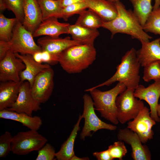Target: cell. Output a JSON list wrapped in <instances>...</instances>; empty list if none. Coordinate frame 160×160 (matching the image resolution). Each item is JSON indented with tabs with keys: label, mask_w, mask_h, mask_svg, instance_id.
I'll use <instances>...</instances> for the list:
<instances>
[{
	"label": "cell",
	"mask_w": 160,
	"mask_h": 160,
	"mask_svg": "<svg viewBox=\"0 0 160 160\" xmlns=\"http://www.w3.org/2000/svg\"><path fill=\"white\" fill-rule=\"evenodd\" d=\"M115 4L117 10L116 16L110 21L104 22L102 26L111 32V38L116 33H121L129 35L140 42L150 41L152 37L144 30L133 11L127 10L120 1Z\"/></svg>",
	"instance_id": "1"
},
{
	"label": "cell",
	"mask_w": 160,
	"mask_h": 160,
	"mask_svg": "<svg viewBox=\"0 0 160 160\" xmlns=\"http://www.w3.org/2000/svg\"><path fill=\"white\" fill-rule=\"evenodd\" d=\"M94 45L80 44L71 46L57 56L58 63L68 73L81 72L88 68L96 58Z\"/></svg>",
	"instance_id": "2"
},
{
	"label": "cell",
	"mask_w": 160,
	"mask_h": 160,
	"mask_svg": "<svg viewBox=\"0 0 160 160\" xmlns=\"http://www.w3.org/2000/svg\"><path fill=\"white\" fill-rule=\"evenodd\" d=\"M141 65L133 48L126 52L121 62L116 67V71L109 79L96 86L88 89H93L105 86H109L116 82L123 83L127 88L135 89L139 85V71Z\"/></svg>",
	"instance_id": "3"
},
{
	"label": "cell",
	"mask_w": 160,
	"mask_h": 160,
	"mask_svg": "<svg viewBox=\"0 0 160 160\" xmlns=\"http://www.w3.org/2000/svg\"><path fill=\"white\" fill-rule=\"evenodd\" d=\"M127 88L123 83L119 82L112 89L102 91L97 88L87 89L94 103L95 109L98 111L101 116L115 124L119 121L117 118L116 100L117 97Z\"/></svg>",
	"instance_id": "4"
},
{
	"label": "cell",
	"mask_w": 160,
	"mask_h": 160,
	"mask_svg": "<svg viewBox=\"0 0 160 160\" xmlns=\"http://www.w3.org/2000/svg\"><path fill=\"white\" fill-rule=\"evenodd\" d=\"M135 89L127 88L117 97V118L123 124L133 119L145 106L143 101L134 95Z\"/></svg>",
	"instance_id": "5"
},
{
	"label": "cell",
	"mask_w": 160,
	"mask_h": 160,
	"mask_svg": "<svg viewBox=\"0 0 160 160\" xmlns=\"http://www.w3.org/2000/svg\"><path fill=\"white\" fill-rule=\"evenodd\" d=\"M47 142V139L37 130L20 132L13 136L11 152L17 155H25L39 151Z\"/></svg>",
	"instance_id": "6"
},
{
	"label": "cell",
	"mask_w": 160,
	"mask_h": 160,
	"mask_svg": "<svg viewBox=\"0 0 160 160\" xmlns=\"http://www.w3.org/2000/svg\"><path fill=\"white\" fill-rule=\"evenodd\" d=\"M84 108L82 119L84 120V127L80 135V139L83 140L86 137L91 136L93 133L101 129H106L111 131L116 130V126L107 123L101 120L96 115L93 100L91 96L85 94L83 96Z\"/></svg>",
	"instance_id": "7"
},
{
	"label": "cell",
	"mask_w": 160,
	"mask_h": 160,
	"mask_svg": "<svg viewBox=\"0 0 160 160\" xmlns=\"http://www.w3.org/2000/svg\"><path fill=\"white\" fill-rule=\"evenodd\" d=\"M9 41L10 50L15 53L33 55L36 52L42 51L40 47L34 41L32 34L22 23L18 21L14 27L12 36Z\"/></svg>",
	"instance_id": "8"
},
{
	"label": "cell",
	"mask_w": 160,
	"mask_h": 160,
	"mask_svg": "<svg viewBox=\"0 0 160 160\" xmlns=\"http://www.w3.org/2000/svg\"><path fill=\"white\" fill-rule=\"evenodd\" d=\"M54 74L51 67L45 69L36 76L31 87L33 96L41 104L47 102L52 94Z\"/></svg>",
	"instance_id": "9"
},
{
	"label": "cell",
	"mask_w": 160,
	"mask_h": 160,
	"mask_svg": "<svg viewBox=\"0 0 160 160\" xmlns=\"http://www.w3.org/2000/svg\"><path fill=\"white\" fill-rule=\"evenodd\" d=\"M156 124V121L151 116L150 109L145 106L132 121L128 122L127 127L135 132L142 143L145 144L153 138L152 128Z\"/></svg>",
	"instance_id": "10"
},
{
	"label": "cell",
	"mask_w": 160,
	"mask_h": 160,
	"mask_svg": "<svg viewBox=\"0 0 160 160\" xmlns=\"http://www.w3.org/2000/svg\"><path fill=\"white\" fill-rule=\"evenodd\" d=\"M25 68L22 60L11 50L0 60V81L20 82V73Z\"/></svg>",
	"instance_id": "11"
},
{
	"label": "cell",
	"mask_w": 160,
	"mask_h": 160,
	"mask_svg": "<svg viewBox=\"0 0 160 160\" xmlns=\"http://www.w3.org/2000/svg\"><path fill=\"white\" fill-rule=\"evenodd\" d=\"M41 103L33 96L30 84L27 81L22 82L18 97L12 106L7 109L32 116L34 112L41 109Z\"/></svg>",
	"instance_id": "12"
},
{
	"label": "cell",
	"mask_w": 160,
	"mask_h": 160,
	"mask_svg": "<svg viewBox=\"0 0 160 160\" xmlns=\"http://www.w3.org/2000/svg\"><path fill=\"white\" fill-rule=\"evenodd\" d=\"M119 140L130 145L131 156L134 160H150L151 155L148 147L143 143L138 135L128 128L120 129L117 134Z\"/></svg>",
	"instance_id": "13"
},
{
	"label": "cell",
	"mask_w": 160,
	"mask_h": 160,
	"mask_svg": "<svg viewBox=\"0 0 160 160\" xmlns=\"http://www.w3.org/2000/svg\"><path fill=\"white\" fill-rule=\"evenodd\" d=\"M134 95L148 103L150 107L151 116L156 122H160V118L158 116L157 111L160 97V80L155 81L146 87L139 84L135 89Z\"/></svg>",
	"instance_id": "14"
},
{
	"label": "cell",
	"mask_w": 160,
	"mask_h": 160,
	"mask_svg": "<svg viewBox=\"0 0 160 160\" xmlns=\"http://www.w3.org/2000/svg\"><path fill=\"white\" fill-rule=\"evenodd\" d=\"M37 44L42 51L47 52L57 56L64 50L71 46L82 44L78 41L71 39L69 36L62 38L47 36L39 38Z\"/></svg>",
	"instance_id": "15"
},
{
	"label": "cell",
	"mask_w": 160,
	"mask_h": 160,
	"mask_svg": "<svg viewBox=\"0 0 160 160\" xmlns=\"http://www.w3.org/2000/svg\"><path fill=\"white\" fill-rule=\"evenodd\" d=\"M15 55L17 57L22 60L25 66V69L20 73V81L21 82L28 81L31 87L38 74L51 67L48 64H42L37 62L31 55H23L18 53H16Z\"/></svg>",
	"instance_id": "16"
},
{
	"label": "cell",
	"mask_w": 160,
	"mask_h": 160,
	"mask_svg": "<svg viewBox=\"0 0 160 160\" xmlns=\"http://www.w3.org/2000/svg\"><path fill=\"white\" fill-rule=\"evenodd\" d=\"M23 25L32 34L43 21L41 11L37 0H25Z\"/></svg>",
	"instance_id": "17"
},
{
	"label": "cell",
	"mask_w": 160,
	"mask_h": 160,
	"mask_svg": "<svg viewBox=\"0 0 160 160\" xmlns=\"http://www.w3.org/2000/svg\"><path fill=\"white\" fill-rule=\"evenodd\" d=\"M68 23H61L55 17H50L43 20L33 34V37L46 36L57 38L63 34H68Z\"/></svg>",
	"instance_id": "18"
},
{
	"label": "cell",
	"mask_w": 160,
	"mask_h": 160,
	"mask_svg": "<svg viewBox=\"0 0 160 160\" xmlns=\"http://www.w3.org/2000/svg\"><path fill=\"white\" fill-rule=\"evenodd\" d=\"M140 42L141 47L136 51V55L141 66L160 60V37L151 41Z\"/></svg>",
	"instance_id": "19"
},
{
	"label": "cell",
	"mask_w": 160,
	"mask_h": 160,
	"mask_svg": "<svg viewBox=\"0 0 160 160\" xmlns=\"http://www.w3.org/2000/svg\"><path fill=\"white\" fill-rule=\"evenodd\" d=\"M88 8L97 13L104 22L110 21L116 16L115 2L108 0H85Z\"/></svg>",
	"instance_id": "20"
},
{
	"label": "cell",
	"mask_w": 160,
	"mask_h": 160,
	"mask_svg": "<svg viewBox=\"0 0 160 160\" xmlns=\"http://www.w3.org/2000/svg\"><path fill=\"white\" fill-rule=\"evenodd\" d=\"M22 82L9 81L0 83V111L11 108L18 97Z\"/></svg>",
	"instance_id": "21"
},
{
	"label": "cell",
	"mask_w": 160,
	"mask_h": 160,
	"mask_svg": "<svg viewBox=\"0 0 160 160\" xmlns=\"http://www.w3.org/2000/svg\"><path fill=\"white\" fill-rule=\"evenodd\" d=\"M0 118L19 122L30 129L37 131L42 124V120L38 116H30L24 113H18L8 109L0 111Z\"/></svg>",
	"instance_id": "22"
},
{
	"label": "cell",
	"mask_w": 160,
	"mask_h": 160,
	"mask_svg": "<svg viewBox=\"0 0 160 160\" xmlns=\"http://www.w3.org/2000/svg\"><path fill=\"white\" fill-rule=\"evenodd\" d=\"M68 31L72 39L80 42L82 44L94 45L95 39L100 34L97 29L86 27L75 23L70 25Z\"/></svg>",
	"instance_id": "23"
},
{
	"label": "cell",
	"mask_w": 160,
	"mask_h": 160,
	"mask_svg": "<svg viewBox=\"0 0 160 160\" xmlns=\"http://www.w3.org/2000/svg\"><path fill=\"white\" fill-rule=\"evenodd\" d=\"M81 115L79 114L78 119L74 125L69 137L62 144L60 150L55 154L56 159L58 160H71L75 155L74 146L81 119Z\"/></svg>",
	"instance_id": "24"
},
{
	"label": "cell",
	"mask_w": 160,
	"mask_h": 160,
	"mask_svg": "<svg viewBox=\"0 0 160 160\" xmlns=\"http://www.w3.org/2000/svg\"><path fill=\"white\" fill-rule=\"evenodd\" d=\"M79 15L75 24L86 27L97 29L102 27L104 22L97 13L89 9L83 10Z\"/></svg>",
	"instance_id": "25"
},
{
	"label": "cell",
	"mask_w": 160,
	"mask_h": 160,
	"mask_svg": "<svg viewBox=\"0 0 160 160\" xmlns=\"http://www.w3.org/2000/svg\"><path fill=\"white\" fill-rule=\"evenodd\" d=\"M133 8V12L143 27L153 9L152 0H129Z\"/></svg>",
	"instance_id": "26"
},
{
	"label": "cell",
	"mask_w": 160,
	"mask_h": 160,
	"mask_svg": "<svg viewBox=\"0 0 160 160\" xmlns=\"http://www.w3.org/2000/svg\"><path fill=\"white\" fill-rule=\"evenodd\" d=\"M25 0H0L1 10L5 9L12 11L17 21L23 24L24 19L23 6Z\"/></svg>",
	"instance_id": "27"
},
{
	"label": "cell",
	"mask_w": 160,
	"mask_h": 160,
	"mask_svg": "<svg viewBox=\"0 0 160 160\" xmlns=\"http://www.w3.org/2000/svg\"><path fill=\"white\" fill-rule=\"evenodd\" d=\"M17 21L15 17L8 18L0 14V41H9L11 40L13 28Z\"/></svg>",
	"instance_id": "28"
},
{
	"label": "cell",
	"mask_w": 160,
	"mask_h": 160,
	"mask_svg": "<svg viewBox=\"0 0 160 160\" xmlns=\"http://www.w3.org/2000/svg\"><path fill=\"white\" fill-rule=\"evenodd\" d=\"M44 20L59 12L62 8L59 0H37Z\"/></svg>",
	"instance_id": "29"
},
{
	"label": "cell",
	"mask_w": 160,
	"mask_h": 160,
	"mask_svg": "<svg viewBox=\"0 0 160 160\" xmlns=\"http://www.w3.org/2000/svg\"><path fill=\"white\" fill-rule=\"evenodd\" d=\"M88 8L84 1L71 4L62 8L59 12L53 17L62 18L67 21L71 17L75 14H79L82 11Z\"/></svg>",
	"instance_id": "30"
},
{
	"label": "cell",
	"mask_w": 160,
	"mask_h": 160,
	"mask_svg": "<svg viewBox=\"0 0 160 160\" xmlns=\"http://www.w3.org/2000/svg\"><path fill=\"white\" fill-rule=\"evenodd\" d=\"M146 32L160 35V7L153 9L143 27Z\"/></svg>",
	"instance_id": "31"
},
{
	"label": "cell",
	"mask_w": 160,
	"mask_h": 160,
	"mask_svg": "<svg viewBox=\"0 0 160 160\" xmlns=\"http://www.w3.org/2000/svg\"><path fill=\"white\" fill-rule=\"evenodd\" d=\"M143 78L146 82L160 80V60L153 62L144 67Z\"/></svg>",
	"instance_id": "32"
},
{
	"label": "cell",
	"mask_w": 160,
	"mask_h": 160,
	"mask_svg": "<svg viewBox=\"0 0 160 160\" xmlns=\"http://www.w3.org/2000/svg\"><path fill=\"white\" fill-rule=\"evenodd\" d=\"M108 150L113 158L122 160L127 153V149L124 142L119 140L115 142L108 146Z\"/></svg>",
	"instance_id": "33"
},
{
	"label": "cell",
	"mask_w": 160,
	"mask_h": 160,
	"mask_svg": "<svg viewBox=\"0 0 160 160\" xmlns=\"http://www.w3.org/2000/svg\"><path fill=\"white\" fill-rule=\"evenodd\" d=\"M13 136L7 131L0 137V157H6L11 152V143Z\"/></svg>",
	"instance_id": "34"
},
{
	"label": "cell",
	"mask_w": 160,
	"mask_h": 160,
	"mask_svg": "<svg viewBox=\"0 0 160 160\" xmlns=\"http://www.w3.org/2000/svg\"><path fill=\"white\" fill-rule=\"evenodd\" d=\"M36 160H55L56 152L54 148L49 143H46L38 151Z\"/></svg>",
	"instance_id": "35"
},
{
	"label": "cell",
	"mask_w": 160,
	"mask_h": 160,
	"mask_svg": "<svg viewBox=\"0 0 160 160\" xmlns=\"http://www.w3.org/2000/svg\"><path fill=\"white\" fill-rule=\"evenodd\" d=\"M93 156L98 160H113L108 150L100 152H95L93 153Z\"/></svg>",
	"instance_id": "36"
},
{
	"label": "cell",
	"mask_w": 160,
	"mask_h": 160,
	"mask_svg": "<svg viewBox=\"0 0 160 160\" xmlns=\"http://www.w3.org/2000/svg\"><path fill=\"white\" fill-rule=\"evenodd\" d=\"M10 49L9 41H0V60L5 57L7 52Z\"/></svg>",
	"instance_id": "37"
},
{
	"label": "cell",
	"mask_w": 160,
	"mask_h": 160,
	"mask_svg": "<svg viewBox=\"0 0 160 160\" xmlns=\"http://www.w3.org/2000/svg\"><path fill=\"white\" fill-rule=\"evenodd\" d=\"M85 0H59L62 8L73 3L84 1Z\"/></svg>",
	"instance_id": "38"
},
{
	"label": "cell",
	"mask_w": 160,
	"mask_h": 160,
	"mask_svg": "<svg viewBox=\"0 0 160 160\" xmlns=\"http://www.w3.org/2000/svg\"><path fill=\"white\" fill-rule=\"evenodd\" d=\"M41 52H38L34 54L32 56L34 60L37 62L42 63Z\"/></svg>",
	"instance_id": "39"
},
{
	"label": "cell",
	"mask_w": 160,
	"mask_h": 160,
	"mask_svg": "<svg viewBox=\"0 0 160 160\" xmlns=\"http://www.w3.org/2000/svg\"><path fill=\"white\" fill-rule=\"evenodd\" d=\"M89 158L87 157L80 158L75 155L72 157L71 160H89Z\"/></svg>",
	"instance_id": "40"
},
{
	"label": "cell",
	"mask_w": 160,
	"mask_h": 160,
	"mask_svg": "<svg viewBox=\"0 0 160 160\" xmlns=\"http://www.w3.org/2000/svg\"><path fill=\"white\" fill-rule=\"evenodd\" d=\"M155 3L153 6V9H156L160 7V0H154Z\"/></svg>",
	"instance_id": "41"
},
{
	"label": "cell",
	"mask_w": 160,
	"mask_h": 160,
	"mask_svg": "<svg viewBox=\"0 0 160 160\" xmlns=\"http://www.w3.org/2000/svg\"><path fill=\"white\" fill-rule=\"evenodd\" d=\"M157 111L158 116L160 118V103L158 104Z\"/></svg>",
	"instance_id": "42"
},
{
	"label": "cell",
	"mask_w": 160,
	"mask_h": 160,
	"mask_svg": "<svg viewBox=\"0 0 160 160\" xmlns=\"http://www.w3.org/2000/svg\"><path fill=\"white\" fill-rule=\"evenodd\" d=\"M108 0L109 1H111L112 2H114L119 1H120V0Z\"/></svg>",
	"instance_id": "43"
}]
</instances>
